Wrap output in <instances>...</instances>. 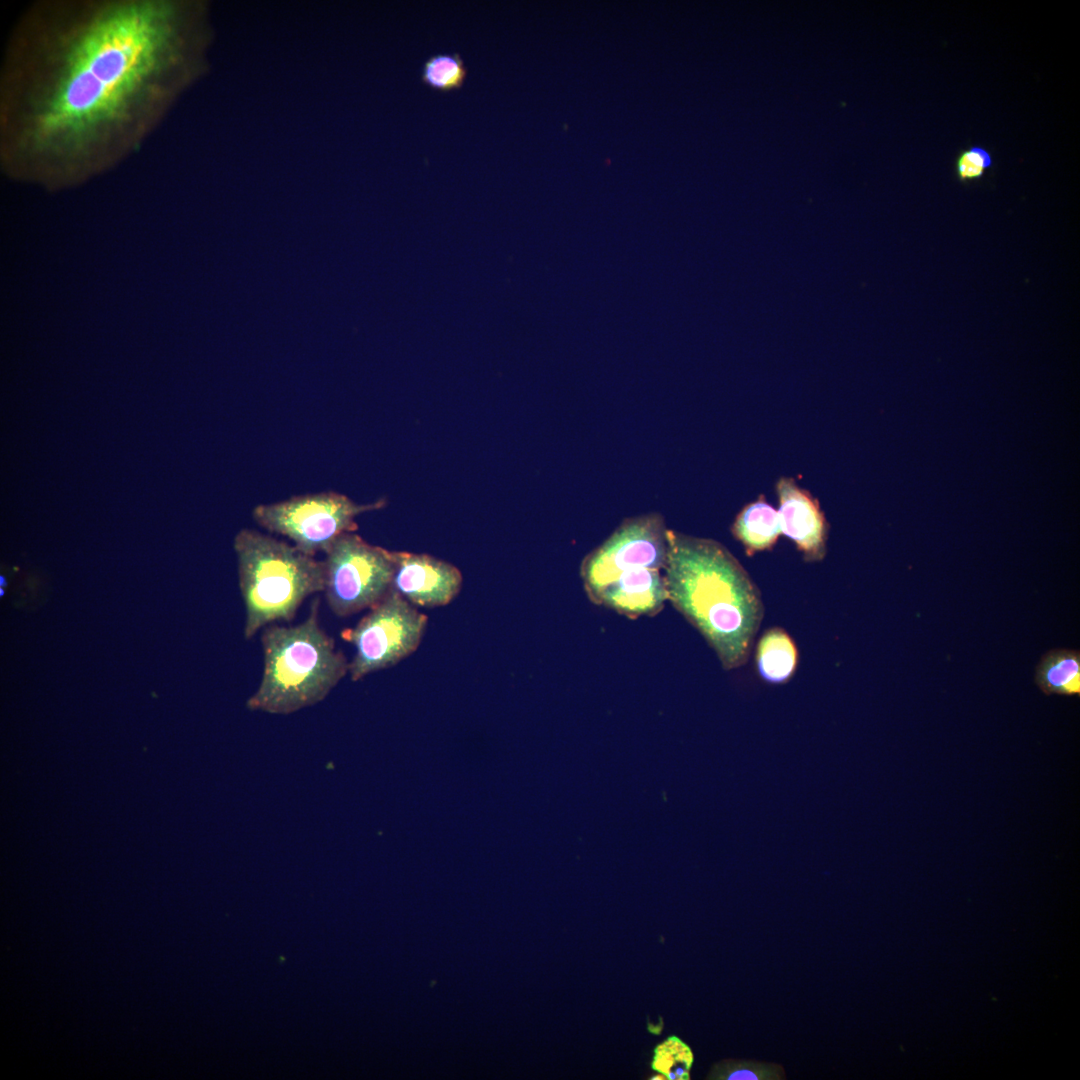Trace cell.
Segmentation results:
<instances>
[{
  "label": "cell",
  "instance_id": "10",
  "mask_svg": "<svg viewBox=\"0 0 1080 1080\" xmlns=\"http://www.w3.org/2000/svg\"><path fill=\"white\" fill-rule=\"evenodd\" d=\"M781 532L790 538L807 561L822 560L826 554L828 526L819 502L793 478L776 483Z\"/></svg>",
  "mask_w": 1080,
  "mask_h": 1080
},
{
  "label": "cell",
  "instance_id": "3",
  "mask_svg": "<svg viewBox=\"0 0 1080 1080\" xmlns=\"http://www.w3.org/2000/svg\"><path fill=\"white\" fill-rule=\"evenodd\" d=\"M316 599L308 617L294 626L269 625L261 643L264 669L252 711L290 714L322 701L349 672V663L322 629Z\"/></svg>",
  "mask_w": 1080,
  "mask_h": 1080
},
{
  "label": "cell",
  "instance_id": "11",
  "mask_svg": "<svg viewBox=\"0 0 1080 1080\" xmlns=\"http://www.w3.org/2000/svg\"><path fill=\"white\" fill-rule=\"evenodd\" d=\"M732 532L748 555L769 550L782 534L778 511L760 495L738 513Z\"/></svg>",
  "mask_w": 1080,
  "mask_h": 1080
},
{
  "label": "cell",
  "instance_id": "5",
  "mask_svg": "<svg viewBox=\"0 0 1080 1080\" xmlns=\"http://www.w3.org/2000/svg\"><path fill=\"white\" fill-rule=\"evenodd\" d=\"M667 530L658 514L624 521L581 565V578L596 604L636 602L664 585Z\"/></svg>",
  "mask_w": 1080,
  "mask_h": 1080
},
{
  "label": "cell",
  "instance_id": "7",
  "mask_svg": "<svg viewBox=\"0 0 1080 1080\" xmlns=\"http://www.w3.org/2000/svg\"><path fill=\"white\" fill-rule=\"evenodd\" d=\"M322 561L323 592L339 617L372 608L392 589L394 552L372 545L354 532L338 537Z\"/></svg>",
  "mask_w": 1080,
  "mask_h": 1080
},
{
  "label": "cell",
  "instance_id": "16",
  "mask_svg": "<svg viewBox=\"0 0 1080 1080\" xmlns=\"http://www.w3.org/2000/svg\"><path fill=\"white\" fill-rule=\"evenodd\" d=\"M780 1069L775 1065L754 1062H723L714 1068L712 1078L726 1080L777 1079Z\"/></svg>",
  "mask_w": 1080,
  "mask_h": 1080
},
{
  "label": "cell",
  "instance_id": "12",
  "mask_svg": "<svg viewBox=\"0 0 1080 1080\" xmlns=\"http://www.w3.org/2000/svg\"><path fill=\"white\" fill-rule=\"evenodd\" d=\"M1035 683L1046 695L1078 696L1080 652L1071 649L1048 651L1036 667Z\"/></svg>",
  "mask_w": 1080,
  "mask_h": 1080
},
{
  "label": "cell",
  "instance_id": "8",
  "mask_svg": "<svg viewBox=\"0 0 1080 1080\" xmlns=\"http://www.w3.org/2000/svg\"><path fill=\"white\" fill-rule=\"evenodd\" d=\"M427 617L393 588L358 624L341 636L355 647L349 663L351 679L396 665L419 646Z\"/></svg>",
  "mask_w": 1080,
  "mask_h": 1080
},
{
  "label": "cell",
  "instance_id": "15",
  "mask_svg": "<svg viewBox=\"0 0 1080 1080\" xmlns=\"http://www.w3.org/2000/svg\"><path fill=\"white\" fill-rule=\"evenodd\" d=\"M691 1063L689 1048L679 1039L671 1037L655 1050L652 1066L668 1079H686Z\"/></svg>",
  "mask_w": 1080,
  "mask_h": 1080
},
{
  "label": "cell",
  "instance_id": "17",
  "mask_svg": "<svg viewBox=\"0 0 1080 1080\" xmlns=\"http://www.w3.org/2000/svg\"><path fill=\"white\" fill-rule=\"evenodd\" d=\"M992 165L993 158L989 150L973 145L958 154L955 161L956 177L960 182L978 180Z\"/></svg>",
  "mask_w": 1080,
  "mask_h": 1080
},
{
  "label": "cell",
  "instance_id": "6",
  "mask_svg": "<svg viewBox=\"0 0 1080 1080\" xmlns=\"http://www.w3.org/2000/svg\"><path fill=\"white\" fill-rule=\"evenodd\" d=\"M386 505L385 499L359 504L334 491L310 493L257 505L254 521L270 533L289 539L302 552L324 554L344 533L355 532L356 517Z\"/></svg>",
  "mask_w": 1080,
  "mask_h": 1080
},
{
  "label": "cell",
  "instance_id": "2",
  "mask_svg": "<svg viewBox=\"0 0 1080 1080\" xmlns=\"http://www.w3.org/2000/svg\"><path fill=\"white\" fill-rule=\"evenodd\" d=\"M668 600L693 624L726 669L748 660L763 603L739 561L720 543L667 530Z\"/></svg>",
  "mask_w": 1080,
  "mask_h": 1080
},
{
  "label": "cell",
  "instance_id": "4",
  "mask_svg": "<svg viewBox=\"0 0 1080 1080\" xmlns=\"http://www.w3.org/2000/svg\"><path fill=\"white\" fill-rule=\"evenodd\" d=\"M245 607L244 637L294 618L303 601L323 592V561L293 544L244 528L234 539Z\"/></svg>",
  "mask_w": 1080,
  "mask_h": 1080
},
{
  "label": "cell",
  "instance_id": "13",
  "mask_svg": "<svg viewBox=\"0 0 1080 1080\" xmlns=\"http://www.w3.org/2000/svg\"><path fill=\"white\" fill-rule=\"evenodd\" d=\"M798 652L795 643L781 628H772L762 635L756 649L758 672L769 683H784L795 672Z\"/></svg>",
  "mask_w": 1080,
  "mask_h": 1080
},
{
  "label": "cell",
  "instance_id": "14",
  "mask_svg": "<svg viewBox=\"0 0 1080 1080\" xmlns=\"http://www.w3.org/2000/svg\"><path fill=\"white\" fill-rule=\"evenodd\" d=\"M467 67L458 53H438L425 60L421 82L443 93L460 90L467 78Z\"/></svg>",
  "mask_w": 1080,
  "mask_h": 1080
},
{
  "label": "cell",
  "instance_id": "9",
  "mask_svg": "<svg viewBox=\"0 0 1080 1080\" xmlns=\"http://www.w3.org/2000/svg\"><path fill=\"white\" fill-rule=\"evenodd\" d=\"M393 552L392 588L412 605L443 606L460 592L462 574L454 565L427 554Z\"/></svg>",
  "mask_w": 1080,
  "mask_h": 1080
},
{
  "label": "cell",
  "instance_id": "1",
  "mask_svg": "<svg viewBox=\"0 0 1080 1080\" xmlns=\"http://www.w3.org/2000/svg\"><path fill=\"white\" fill-rule=\"evenodd\" d=\"M201 0H35L0 64V166L77 183L137 153L208 70Z\"/></svg>",
  "mask_w": 1080,
  "mask_h": 1080
}]
</instances>
